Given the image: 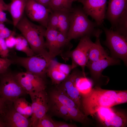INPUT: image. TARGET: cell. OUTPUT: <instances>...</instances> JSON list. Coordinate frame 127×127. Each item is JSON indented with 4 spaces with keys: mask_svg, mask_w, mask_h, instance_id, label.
<instances>
[{
    "mask_svg": "<svg viewBox=\"0 0 127 127\" xmlns=\"http://www.w3.org/2000/svg\"><path fill=\"white\" fill-rule=\"evenodd\" d=\"M95 22L88 18L82 8H72L70 12V26L67 35L68 41L85 36L96 37L101 35L102 30Z\"/></svg>",
    "mask_w": 127,
    "mask_h": 127,
    "instance_id": "cell-1",
    "label": "cell"
},
{
    "mask_svg": "<svg viewBox=\"0 0 127 127\" xmlns=\"http://www.w3.org/2000/svg\"><path fill=\"white\" fill-rule=\"evenodd\" d=\"M16 27L26 40L35 54L43 55L51 60L46 47L44 39L46 28L33 23L24 16Z\"/></svg>",
    "mask_w": 127,
    "mask_h": 127,
    "instance_id": "cell-2",
    "label": "cell"
},
{
    "mask_svg": "<svg viewBox=\"0 0 127 127\" xmlns=\"http://www.w3.org/2000/svg\"><path fill=\"white\" fill-rule=\"evenodd\" d=\"M117 91L95 86L87 95L81 97L82 111L88 116L94 115L101 107L113 106Z\"/></svg>",
    "mask_w": 127,
    "mask_h": 127,
    "instance_id": "cell-3",
    "label": "cell"
},
{
    "mask_svg": "<svg viewBox=\"0 0 127 127\" xmlns=\"http://www.w3.org/2000/svg\"><path fill=\"white\" fill-rule=\"evenodd\" d=\"M106 36L105 45L110 50L111 56L120 59L127 64V38L110 28L103 27Z\"/></svg>",
    "mask_w": 127,
    "mask_h": 127,
    "instance_id": "cell-4",
    "label": "cell"
},
{
    "mask_svg": "<svg viewBox=\"0 0 127 127\" xmlns=\"http://www.w3.org/2000/svg\"><path fill=\"white\" fill-rule=\"evenodd\" d=\"M28 94L16 79L15 75L8 71L0 74V97L12 104L17 98Z\"/></svg>",
    "mask_w": 127,
    "mask_h": 127,
    "instance_id": "cell-5",
    "label": "cell"
},
{
    "mask_svg": "<svg viewBox=\"0 0 127 127\" xmlns=\"http://www.w3.org/2000/svg\"><path fill=\"white\" fill-rule=\"evenodd\" d=\"M112 107L101 108L97 113L98 122L103 127H126L127 113L126 110Z\"/></svg>",
    "mask_w": 127,
    "mask_h": 127,
    "instance_id": "cell-6",
    "label": "cell"
},
{
    "mask_svg": "<svg viewBox=\"0 0 127 127\" xmlns=\"http://www.w3.org/2000/svg\"><path fill=\"white\" fill-rule=\"evenodd\" d=\"M13 60L14 63L21 65L25 69L26 71L43 78L46 74L48 67L51 61L41 54L26 57H17Z\"/></svg>",
    "mask_w": 127,
    "mask_h": 127,
    "instance_id": "cell-7",
    "label": "cell"
},
{
    "mask_svg": "<svg viewBox=\"0 0 127 127\" xmlns=\"http://www.w3.org/2000/svg\"><path fill=\"white\" fill-rule=\"evenodd\" d=\"M120 64V60L111 56L97 61H88L86 66L89 69L91 79L95 86L107 84L109 80L107 76L102 74L103 70L108 67Z\"/></svg>",
    "mask_w": 127,
    "mask_h": 127,
    "instance_id": "cell-8",
    "label": "cell"
},
{
    "mask_svg": "<svg viewBox=\"0 0 127 127\" xmlns=\"http://www.w3.org/2000/svg\"><path fill=\"white\" fill-rule=\"evenodd\" d=\"M93 42L90 37L85 36L81 38L76 47L68 53V58L72 60V69L78 66L81 67L82 71L85 74V68L88 61V54L89 50Z\"/></svg>",
    "mask_w": 127,
    "mask_h": 127,
    "instance_id": "cell-9",
    "label": "cell"
},
{
    "mask_svg": "<svg viewBox=\"0 0 127 127\" xmlns=\"http://www.w3.org/2000/svg\"><path fill=\"white\" fill-rule=\"evenodd\" d=\"M79 2L86 15L93 19L99 27L101 26L105 17L107 0H82Z\"/></svg>",
    "mask_w": 127,
    "mask_h": 127,
    "instance_id": "cell-10",
    "label": "cell"
},
{
    "mask_svg": "<svg viewBox=\"0 0 127 127\" xmlns=\"http://www.w3.org/2000/svg\"><path fill=\"white\" fill-rule=\"evenodd\" d=\"M17 81L28 94L31 92L45 90L46 84L44 78L26 71L15 75Z\"/></svg>",
    "mask_w": 127,
    "mask_h": 127,
    "instance_id": "cell-11",
    "label": "cell"
},
{
    "mask_svg": "<svg viewBox=\"0 0 127 127\" xmlns=\"http://www.w3.org/2000/svg\"><path fill=\"white\" fill-rule=\"evenodd\" d=\"M52 11L33 0H27L25 10L26 15L30 19L39 23L46 28L49 15Z\"/></svg>",
    "mask_w": 127,
    "mask_h": 127,
    "instance_id": "cell-12",
    "label": "cell"
},
{
    "mask_svg": "<svg viewBox=\"0 0 127 127\" xmlns=\"http://www.w3.org/2000/svg\"><path fill=\"white\" fill-rule=\"evenodd\" d=\"M32 114L31 117V127H35L39 120L46 114L48 109V97L45 91L30 97Z\"/></svg>",
    "mask_w": 127,
    "mask_h": 127,
    "instance_id": "cell-13",
    "label": "cell"
},
{
    "mask_svg": "<svg viewBox=\"0 0 127 127\" xmlns=\"http://www.w3.org/2000/svg\"><path fill=\"white\" fill-rule=\"evenodd\" d=\"M73 69L74 70L71 74L63 82L57 85V89L62 91L73 100L82 111L81 97L75 84V79L81 71L76 68Z\"/></svg>",
    "mask_w": 127,
    "mask_h": 127,
    "instance_id": "cell-14",
    "label": "cell"
},
{
    "mask_svg": "<svg viewBox=\"0 0 127 127\" xmlns=\"http://www.w3.org/2000/svg\"><path fill=\"white\" fill-rule=\"evenodd\" d=\"M127 11V0H109L105 17L111 24L113 30L118 21Z\"/></svg>",
    "mask_w": 127,
    "mask_h": 127,
    "instance_id": "cell-15",
    "label": "cell"
},
{
    "mask_svg": "<svg viewBox=\"0 0 127 127\" xmlns=\"http://www.w3.org/2000/svg\"><path fill=\"white\" fill-rule=\"evenodd\" d=\"M6 127H31L30 118L25 117L10 105L2 117Z\"/></svg>",
    "mask_w": 127,
    "mask_h": 127,
    "instance_id": "cell-16",
    "label": "cell"
},
{
    "mask_svg": "<svg viewBox=\"0 0 127 127\" xmlns=\"http://www.w3.org/2000/svg\"><path fill=\"white\" fill-rule=\"evenodd\" d=\"M27 0H12L10 3L6 4V11L10 14L13 24L15 27L24 16Z\"/></svg>",
    "mask_w": 127,
    "mask_h": 127,
    "instance_id": "cell-17",
    "label": "cell"
},
{
    "mask_svg": "<svg viewBox=\"0 0 127 127\" xmlns=\"http://www.w3.org/2000/svg\"><path fill=\"white\" fill-rule=\"evenodd\" d=\"M57 30L46 28L45 34V45L51 60L59 55L57 48V37L59 32Z\"/></svg>",
    "mask_w": 127,
    "mask_h": 127,
    "instance_id": "cell-18",
    "label": "cell"
},
{
    "mask_svg": "<svg viewBox=\"0 0 127 127\" xmlns=\"http://www.w3.org/2000/svg\"><path fill=\"white\" fill-rule=\"evenodd\" d=\"M99 35L96 36L95 42L90 48L88 54V61L93 62L108 57L109 56L102 46Z\"/></svg>",
    "mask_w": 127,
    "mask_h": 127,
    "instance_id": "cell-19",
    "label": "cell"
},
{
    "mask_svg": "<svg viewBox=\"0 0 127 127\" xmlns=\"http://www.w3.org/2000/svg\"><path fill=\"white\" fill-rule=\"evenodd\" d=\"M75 84L81 97H82L90 91L93 88V84L91 79L87 78L86 74L82 71L76 78Z\"/></svg>",
    "mask_w": 127,
    "mask_h": 127,
    "instance_id": "cell-20",
    "label": "cell"
},
{
    "mask_svg": "<svg viewBox=\"0 0 127 127\" xmlns=\"http://www.w3.org/2000/svg\"><path fill=\"white\" fill-rule=\"evenodd\" d=\"M12 106L17 112L25 117L29 118L32 114L31 103L23 97L18 98L13 102Z\"/></svg>",
    "mask_w": 127,
    "mask_h": 127,
    "instance_id": "cell-21",
    "label": "cell"
},
{
    "mask_svg": "<svg viewBox=\"0 0 127 127\" xmlns=\"http://www.w3.org/2000/svg\"><path fill=\"white\" fill-rule=\"evenodd\" d=\"M50 97L52 102H58L66 107H78L73 100L57 89L51 92Z\"/></svg>",
    "mask_w": 127,
    "mask_h": 127,
    "instance_id": "cell-22",
    "label": "cell"
},
{
    "mask_svg": "<svg viewBox=\"0 0 127 127\" xmlns=\"http://www.w3.org/2000/svg\"><path fill=\"white\" fill-rule=\"evenodd\" d=\"M52 60L48 67L46 74L51 78L53 83L58 85L64 80L68 76L60 72L56 67Z\"/></svg>",
    "mask_w": 127,
    "mask_h": 127,
    "instance_id": "cell-23",
    "label": "cell"
},
{
    "mask_svg": "<svg viewBox=\"0 0 127 127\" xmlns=\"http://www.w3.org/2000/svg\"><path fill=\"white\" fill-rule=\"evenodd\" d=\"M70 12L66 10L58 11V30L67 37L70 26Z\"/></svg>",
    "mask_w": 127,
    "mask_h": 127,
    "instance_id": "cell-24",
    "label": "cell"
},
{
    "mask_svg": "<svg viewBox=\"0 0 127 127\" xmlns=\"http://www.w3.org/2000/svg\"><path fill=\"white\" fill-rule=\"evenodd\" d=\"M75 0H50L49 9L52 11L66 10L70 11Z\"/></svg>",
    "mask_w": 127,
    "mask_h": 127,
    "instance_id": "cell-25",
    "label": "cell"
},
{
    "mask_svg": "<svg viewBox=\"0 0 127 127\" xmlns=\"http://www.w3.org/2000/svg\"><path fill=\"white\" fill-rule=\"evenodd\" d=\"M14 48L16 50L24 53L28 57L35 54L31 48L26 40L22 35L16 37Z\"/></svg>",
    "mask_w": 127,
    "mask_h": 127,
    "instance_id": "cell-26",
    "label": "cell"
},
{
    "mask_svg": "<svg viewBox=\"0 0 127 127\" xmlns=\"http://www.w3.org/2000/svg\"><path fill=\"white\" fill-rule=\"evenodd\" d=\"M113 30L127 38V11L124 13L119 19Z\"/></svg>",
    "mask_w": 127,
    "mask_h": 127,
    "instance_id": "cell-27",
    "label": "cell"
},
{
    "mask_svg": "<svg viewBox=\"0 0 127 127\" xmlns=\"http://www.w3.org/2000/svg\"><path fill=\"white\" fill-rule=\"evenodd\" d=\"M52 102L53 106L52 109L56 115L66 120L70 119L66 107L58 102Z\"/></svg>",
    "mask_w": 127,
    "mask_h": 127,
    "instance_id": "cell-28",
    "label": "cell"
},
{
    "mask_svg": "<svg viewBox=\"0 0 127 127\" xmlns=\"http://www.w3.org/2000/svg\"><path fill=\"white\" fill-rule=\"evenodd\" d=\"M58 11H52L49 14L46 28L53 29L58 30Z\"/></svg>",
    "mask_w": 127,
    "mask_h": 127,
    "instance_id": "cell-29",
    "label": "cell"
},
{
    "mask_svg": "<svg viewBox=\"0 0 127 127\" xmlns=\"http://www.w3.org/2000/svg\"><path fill=\"white\" fill-rule=\"evenodd\" d=\"M35 127H55V121L46 114L39 120Z\"/></svg>",
    "mask_w": 127,
    "mask_h": 127,
    "instance_id": "cell-30",
    "label": "cell"
},
{
    "mask_svg": "<svg viewBox=\"0 0 127 127\" xmlns=\"http://www.w3.org/2000/svg\"><path fill=\"white\" fill-rule=\"evenodd\" d=\"M56 67L60 72L68 76L72 70L71 65H68L61 63L56 61L52 60Z\"/></svg>",
    "mask_w": 127,
    "mask_h": 127,
    "instance_id": "cell-31",
    "label": "cell"
},
{
    "mask_svg": "<svg viewBox=\"0 0 127 127\" xmlns=\"http://www.w3.org/2000/svg\"><path fill=\"white\" fill-rule=\"evenodd\" d=\"M127 102V91L118 90L115 97L114 106Z\"/></svg>",
    "mask_w": 127,
    "mask_h": 127,
    "instance_id": "cell-32",
    "label": "cell"
},
{
    "mask_svg": "<svg viewBox=\"0 0 127 127\" xmlns=\"http://www.w3.org/2000/svg\"><path fill=\"white\" fill-rule=\"evenodd\" d=\"M14 63L12 60L7 58L0 57V74L6 73L10 66Z\"/></svg>",
    "mask_w": 127,
    "mask_h": 127,
    "instance_id": "cell-33",
    "label": "cell"
},
{
    "mask_svg": "<svg viewBox=\"0 0 127 127\" xmlns=\"http://www.w3.org/2000/svg\"><path fill=\"white\" fill-rule=\"evenodd\" d=\"M9 53V49L6 45L5 39L0 38V56L1 57L7 58Z\"/></svg>",
    "mask_w": 127,
    "mask_h": 127,
    "instance_id": "cell-34",
    "label": "cell"
},
{
    "mask_svg": "<svg viewBox=\"0 0 127 127\" xmlns=\"http://www.w3.org/2000/svg\"><path fill=\"white\" fill-rule=\"evenodd\" d=\"M6 4L4 0H0V23H4L9 22L7 18L6 14L4 12L6 11Z\"/></svg>",
    "mask_w": 127,
    "mask_h": 127,
    "instance_id": "cell-35",
    "label": "cell"
},
{
    "mask_svg": "<svg viewBox=\"0 0 127 127\" xmlns=\"http://www.w3.org/2000/svg\"><path fill=\"white\" fill-rule=\"evenodd\" d=\"M14 32L6 27L4 23H0V38L5 39Z\"/></svg>",
    "mask_w": 127,
    "mask_h": 127,
    "instance_id": "cell-36",
    "label": "cell"
},
{
    "mask_svg": "<svg viewBox=\"0 0 127 127\" xmlns=\"http://www.w3.org/2000/svg\"><path fill=\"white\" fill-rule=\"evenodd\" d=\"M11 105L0 97V117H3L10 106Z\"/></svg>",
    "mask_w": 127,
    "mask_h": 127,
    "instance_id": "cell-37",
    "label": "cell"
},
{
    "mask_svg": "<svg viewBox=\"0 0 127 127\" xmlns=\"http://www.w3.org/2000/svg\"><path fill=\"white\" fill-rule=\"evenodd\" d=\"M15 31L8 37L5 39L6 45L9 49L14 48L16 42V37Z\"/></svg>",
    "mask_w": 127,
    "mask_h": 127,
    "instance_id": "cell-38",
    "label": "cell"
},
{
    "mask_svg": "<svg viewBox=\"0 0 127 127\" xmlns=\"http://www.w3.org/2000/svg\"><path fill=\"white\" fill-rule=\"evenodd\" d=\"M55 127H76L75 124L61 121H55Z\"/></svg>",
    "mask_w": 127,
    "mask_h": 127,
    "instance_id": "cell-39",
    "label": "cell"
},
{
    "mask_svg": "<svg viewBox=\"0 0 127 127\" xmlns=\"http://www.w3.org/2000/svg\"><path fill=\"white\" fill-rule=\"evenodd\" d=\"M49 9L50 0H33Z\"/></svg>",
    "mask_w": 127,
    "mask_h": 127,
    "instance_id": "cell-40",
    "label": "cell"
},
{
    "mask_svg": "<svg viewBox=\"0 0 127 127\" xmlns=\"http://www.w3.org/2000/svg\"><path fill=\"white\" fill-rule=\"evenodd\" d=\"M0 127H6L2 118L0 117Z\"/></svg>",
    "mask_w": 127,
    "mask_h": 127,
    "instance_id": "cell-41",
    "label": "cell"
},
{
    "mask_svg": "<svg viewBox=\"0 0 127 127\" xmlns=\"http://www.w3.org/2000/svg\"><path fill=\"white\" fill-rule=\"evenodd\" d=\"M82 0H75V1H78L79 2H80V1H81Z\"/></svg>",
    "mask_w": 127,
    "mask_h": 127,
    "instance_id": "cell-42",
    "label": "cell"
}]
</instances>
